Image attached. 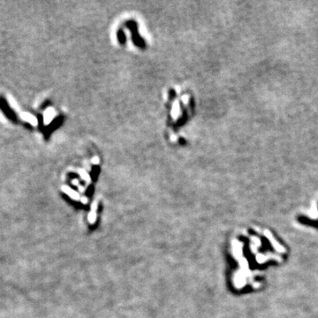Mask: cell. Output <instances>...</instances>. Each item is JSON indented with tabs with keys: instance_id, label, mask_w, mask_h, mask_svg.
<instances>
[]
</instances>
